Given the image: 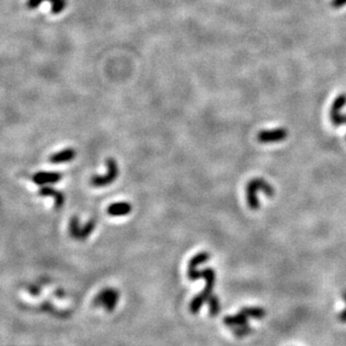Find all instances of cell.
Wrapping results in <instances>:
<instances>
[{
    "label": "cell",
    "instance_id": "6da1fadb",
    "mask_svg": "<svg viewBox=\"0 0 346 346\" xmlns=\"http://www.w3.org/2000/svg\"><path fill=\"white\" fill-rule=\"evenodd\" d=\"M211 258L208 252H200L196 254L195 257L190 260L189 266H188V276L191 281H195L200 278L206 280V287L202 290L198 295H196L190 305V311L193 314H197L201 309L203 304L207 301L208 297L212 294V291L215 287L216 283V271L211 268L207 267L204 270H196V266L201 264L203 262L207 261Z\"/></svg>",
    "mask_w": 346,
    "mask_h": 346
},
{
    "label": "cell",
    "instance_id": "7a4b0ae2",
    "mask_svg": "<svg viewBox=\"0 0 346 346\" xmlns=\"http://www.w3.org/2000/svg\"><path fill=\"white\" fill-rule=\"evenodd\" d=\"M257 191H262L269 197L275 195L274 188L265 180L261 178H255L251 180L246 186V200L249 208L253 211H257L260 208Z\"/></svg>",
    "mask_w": 346,
    "mask_h": 346
},
{
    "label": "cell",
    "instance_id": "3957f363",
    "mask_svg": "<svg viewBox=\"0 0 346 346\" xmlns=\"http://www.w3.org/2000/svg\"><path fill=\"white\" fill-rule=\"evenodd\" d=\"M265 310L260 307H244L238 314L235 316H227L223 318V322L228 327H237L248 324L249 318L261 319L265 317Z\"/></svg>",
    "mask_w": 346,
    "mask_h": 346
},
{
    "label": "cell",
    "instance_id": "277c9868",
    "mask_svg": "<svg viewBox=\"0 0 346 346\" xmlns=\"http://www.w3.org/2000/svg\"><path fill=\"white\" fill-rule=\"evenodd\" d=\"M106 166H107L108 172L105 175H102V176L95 175L91 178L90 184L93 187L102 188V187L109 186L117 178L118 168H117V164H116L115 160H114L113 158H108L106 160Z\"/></svg>",
    "mask_w": 346,
    "mask_h": 346
},
{
    "label": "cell",
    "instance_id": "5b68a950",
    "mask_svg": "<svg viewBox=\"0 0 346 346\" xmlns=\"http://www.w3.org/2000/svg\"><path fill=\"white\" fill-rule=\"evenodd\" d=\"M119 294L114 288H105L101 290L94 299V304L103 306L107 312H113L118 301Z\"/></svg>",
    "mask_w": 346,
    "mask_h": 346
},
{
    "label": "cell",
    "instance_id": "8992f818",
    "mask_svg": "<svg viewBox=\"0 0 346 346\" xmlns=\"http://www.w3.org/2000/svg\"><path fill=\"white\" fill-rule=\"evenodd\" d=\"M346 105V94H340L333 102L330 109V119L334 126L346 125V115H343L341 112Z\"/></svg>",
    "mask_w": 346,
    "mask_h": 346
},
{
    "label": "cell",
    "instance_id": "52a82bcc",
    "mask_svg": "<svg viewBox=\"0 0 346 346\" xmlns=\"http://www.w3.org/2000/svg\"><path fill=\"white\" fill-rule=\"evenodd\" d=\"M288 132L286 128H275L271 130H262L257 135V141L260 144H271L285 141Z\"/></svg>",
    "mask_w": 346,
    "mask_h": 346
},
{
    "label": "cell",
    "instance_id": "ba28073f",
    "mask_svg": "<svg viewBox=\"0 0 346 346\" xmlns=\"http://www.w3.org/2000/svg\"><path fill=\"white\" fill-rule=\"evenodd\" d=\"M62 179V175L58 173H36L33 177L32 180L34 183L40 186H43L46 184H55Z\"/></svg>",
    "mask_w": 346,
    "mask_h": 346
},
{
    "label": "cell",
    "instance_id": "9c48e42d",
    "mask_svg": "<svg viewBox=\"0 0 346 346\" xmlns=\"http://www.w3.org/2000/svg\"><path fill=\"white\" fill-rule=\"evenodd\" d=\"M132 211V206L127 202H117L111 204L108 209L107 213L111 216H127Z\"/></svg>",
    "mask_w": 346,
    "mask_h": 346
},
{
    "label": "cell",
    "instance_id": "30bf717a",
    "mask_svg": "<svg viewBox=\"0 0 346 346\" xmlns=\"http://www.w3.org/2000/svg\"><path fill=\"white\" fill-rule=\"evenodd\" d=\"M44 1H49L51 3V5H52L51 12L54 15H58V14L62 13L65 7V0H28L27 7L29 9H35Z\"/></svg>",
    "mask_w": 346,
    "mask_h": 346
},
{
    "label": "cell",
    "instance_id": "8fae6325",
    "mask_svg": "<svg viewBox=\"0 0 346 346\" xmlns=\"http://www.w3.org/2000/svg\"><path fill=\"white\" fill-rule=\"evenodd\" d=\"M75 157V151L72 148H66L52 154L49 157V162L52 164H63L73 160Z\"/></svg>",
    "mask_w": 346,
    "mask_h": 346
},
{
    "label": "cell",
    "instance_id": "7c38bea8",
    "mask_svg": "<svg viewBox=\"0 0 346 346\" xmlns=\"http://www.w3.org/2000/svg\"><path fill=\"white\" fill-rule=\"evenodd\" d=\"M39 195L41 196H52L55 199V208L59 210L63 207L64 203H65V196L63 195V193L59 192L57 190L51 188V187H43L40 190Z\"/></svg>",
    "mask_w": 346,
    "mask_h": 346
},
{
    "label": "cell",
    "instance_id": "4fadbf2b",
    "mask_svg": "<svg viewBox=\"0 0 346 346\" xmlns=\"http://www.w3.org/2000/svg\"><path fill=\"white\" fill-rule=\"evenodd\" d=\"M210 306V316L212 317H216L220 311V304L218 297L216 295L211 294L207 299Z\"/></svg>",
    "mask_w": 346,
    "mask_h": 346
},
{
    "label": "cell",
    "instance_id": "5bb4252c",
    "mask_svg": "<svg viewBox=\"0 0 346 346\" xmlns=\"http://www.w3.org/2000/svg\"><path fill=\"white\" fill-rule=\"evenodd\" d=\"M69 234L74 238L80 239L81 229L79 227V220L77 216H72L69 221Z\"/></svg>",
    "mask_w": 346,
    "mask_h": 346
},
{
    "label": "cell",
    "instance_id": "9a60e30c",
    "mask_svg": "<svg viewBox=\"0 0 346 346\" xmlns=\"http://www.w3.org/2000/svg\"><path fill=\"white\" fill-rule=\"evenodd\" d=\"M233 333L236 337L238 338H242L245 337L249 334H251L253 332V329L248 325V324H244L241 326H237V327H233Z\"/></svg>",
    "mask_w": 346,
    "mask_h": 346
},
{
    "label": "cell",
    "instance_id": "2e32d148",
    "mask_svg": "<svg viewBox=\"0 0 346 346\" xmlns=\"http://www.w3.org/2000/svg\"><path fill=\"white\" fill-rule=\"evenodd\" d=\"M95 228V221L89 220L86 223V225L81 229V234H80V239H86V238L92 233V231Z\"/></svg>",
    "mask_w": 346,
    "mask_h": 346
},
{
    "label": "cell",
    "instance_id": "e0dca14e",
    "mask_svg": "<svg viewBox=\"0 0 346 346\" xmlns=\"http://www.w3.org/2000/svg\"><path fill=\"white\" fill-rule=\"evenodd\" d=\"M346 5V0H332L331 6L335 9H340Z\"/></svg>",
    "mask_w": 346,
    "mask_h": 346
},
{
    "label": "cell",
    "instance_id": "ac0fdd59",
    "mask_svg": "<svg viewBox=\"0 0 346 346\" xmlns=\"http://www.w3.org/2000/svg\"><path fill=\"white\" fill-rule=\"evenodd\" d=\"M343 297H344V299H345V301L346 302V290L344 291V293H343ZM338 318H339L342 322H346V309L339 314Z\"/></svg>",
    "mask_w": 346,
    "mask_h": 346
}]
</instances>
